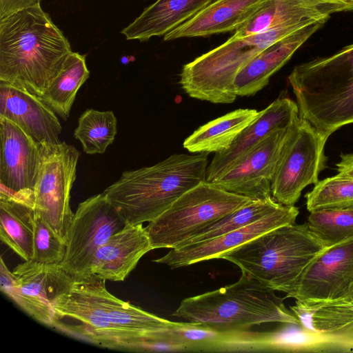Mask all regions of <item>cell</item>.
Wrapping results in <instances>:
<instances>
[{
    "label": "cell",
    "instance_id": "obj_1",
    "mask_svg": "<svg viewBox=\"0 0 353 353\" xmlns=\"http://www.w3.org/2000/svg\"><path fill=\"white\" fill-rule=\"evenodd\" d=\"M71 52L68 39L40 5L0 19V81L40 97Z\"/></svg>",
    "mask_w": 353,
    "mask_h": 353
},
{
    "label": "cell",
    "instance_id": "obj_2",
    "mask_svg": "<svg viewBox=\"0 0 353 353\" xmlns=\"http://www.w3.org/2000/svg\"><path fill=\"white\" fill-rule=\"evenodd\" d=\"M208 156L174 154L153 165L125 171L103 193L126 224L149 223L206 181Z\"/></svg>",
    "mask_w": 353,
    "mask_h": 353
},
{
    "label": "cell",
    "instance_id": "obj_3",
    "mask_svg": "<svg viewBox=\"0 0 353 353\" xmlns=\"http://www.w3.org/2000/svg\"><path fill=\"white\" fill-rule=\"evenodd\" d=\"M284 299L241 274L232 284L184 299L172 316L225 333L246 332L265 323L299 325Z\"/></svg>",
    "mask_w": 353,
    "mask_h": 353
},
{
    "label": "cell",
    "instance_id": "obj_4",
    "mask_svg": "<svg viewBox=\"0 0 353 353\" xmlns=\"http://www.w3.org/2000/svg\"><path fill=\"white\" fill-rule=\"evenodd\" d=\"M288 81L299 117L325 138L353 123V43L295 66Z\"/></svg>",
    "mask_w": 353,
    "mask_h": 353
},
{
    "label": "cell",
    "instance_id": "obj_5",
    "mask_svg": "<svg viewBox=\"0 0 353 353\" xmlns=\"http://www.w3.org/2000/svg\"><path fill=\"white\" fill-rule=\"evenodd\" d=\"M325 248L307 223L288 224L265 232L225 252L230 261L265 287L286 294L294 292L308 264Z\"/></svg>",
    "mask_w": 353,
    "mask_h": 353
},
{
    "label": "cell",
    "instance_id": "obj_6",
    "mask_svg": "<svg viewBox=\"0 0 353 353\" xmlns=\"http://www.w3.org/2000/svg\"><path fill=\"white\" fill-rule=\"evenodd\" d=\"M306 19L285 23L245 37H230L225 43L185 64L179 83L190 97L213 103H230L237 95L234 81L237 73L276 41L314 23Z\"/></svg>",
    "mask_w": 353,
    "mask_h": 353
},
{
    "label": "cell",
    "instance_id": "obj_7",
    "mask_svg": "<svg viewBox=\"0 0 353 353\" xmlns=\"http://www.w3.org/2000/svg\"><path fill=\"white\" fill-rule=\"evenodd\" d=\"M252 200L228 192L214 183L201 182L145 227L152 248H176L200 230Z\"/></svg>",
    "mask_w": 353,
    "mask_h": 353
},
{
    "label": "cell",
    "instance_id": "obj_8",
    "mask_svg": "<svg viewBox=\"0 0 353 353\" xmlns=\"http://www.w3.org/2000/svg\"><path fill=\"white\" fill-rule=\"evenodd\" d=\"M327 139L299 117L292 123L271 183L276 201L294 205L306 186L319 181V174L326 167Z\"/></svg>",
    "mask_w": 353,
    "mask_h": 353
},
{
    "label": "cell",
    "instance_id": "obj_9",
    "mask_svg": "<svg viewBox=\"0 0 353 353\" xmlns=\"http://www.w3.org/2000/svg\"><path fill=\"white\" fill-rule=\"evenodd\" d=\"M126 225L103 192L88 198L74 214L65 238V256L59 265L77 281L88 279L97 250Z\"/></svg>",
    "mask_w": 353,
    "mask_h": 353
},
{
    "label": "cell",
    "instance_id": "obj_10",
    "mask_svg": "<svg viewBox=\"0 0 353 353\" xmlns=\"http://www.w3.org/2000/svg\"><path fill=\"white\" fill-rule=\"evenodd\" d=\"M79 155L74 145L65 142L41 143V165L33 190L34 209L64 241L74 214L70 199Z\"/></svg>",
    "mask_w": 353,
    "mask_h": 353
},
{
    "label": "cell",
    "instance_id": "obj_11",
    "mask_svg": "<svg viewBox=\"0 0 353 353\" xmlns=\"http://www.w3.org/2000/svg\"><path fill=\"white\" fill-rule=\"evenodd\" d=\"M353 283V237L325 248L306 267L290 298L328 301L345 296Z\"/></svg>",
    "mask_w": 353,
    "mask_h": 353
},
{
    "label": "cell",
    "instance_id": "obj_12",
    "mask_svg": "<svg viewBox=\"0 0 353 353\" xmlns=\"http://www.w3.org/2000/svg\"><path fill=\"white\" fill-rule=\"evenodd\" d=\"M288 128L272 132L212 183L253 200L271 197V183Z\"/></svg>",
    "mask_w": 353,
    "mask_h": 353
},
{
    "label": "cell",
    "instance_id": "obj_13",
    "mask_svg": "<svg viewBox=\"0 0 353 353\" xmlns=\"http://www.w3.org/2000/svg\"><path fill=\"white\" fill-rule=\"evenodd\" d=\"M18 284L15 303L38 322L53 327L58 321L53 307L57 296L75 279L59 264L24 261L13 270Z\"/></svg>",
    "mask_w": 353,
    "mask_h": 353
},
{
    "label": "cell",
    "instance_id": "obj_14",
    "mask_svg": "<svg viewBox=\"0 0 353 353\" xmlns=\"http://www.w3.org/2000/svg\"><path fill=\"white\" fill-rule=\"evenodd\" d=\"M299 214L295 205L281 204L276 210L248 225L221 236L170 249L154 262L171 269L185 267L210 259H220L225 252L274 228L294 223Z\"/></svg>",
    "mask_w": 353,
    "mask_h": 353
},
{
    "label": "cell",
    "instance_id": "obj_15",
    "mask_svg": "<svg viewBox=\"0 0 353 353\" xmlns=\"http://www.w3.org/2000/svg\"><path fill=\"white\" fill-rule=\"evenodd\" d=\"M1 190L16 195H31L41 159V143L13 122L0 117Z\"/></svg>",
    "mask_w": 353,
    "mask_h": 353
},
{
    "label": "cell",
    "instance_id": "obj_16",
    "mask_svg": "<svg viewBox=\"0 0 353 353\" xmlns=\"http://www.w3.org/2000/svg\"><path fill=\"white\" fill-rule=\"evenodd\" d=\"M56 113L39 97L0 81V117L13 122L39 143H61Z\"/></svg>",
    "mask_w": 353,
    "mask_h": 353
},
{
    "label": "cell",
    "instance_id": "obj_17",
    "mask_svg": "<svg viewBox=\"0 0 353 353\" xmlns=\"http://www.w3.org/2000/svg\"><path fill=\"white\" fill-rule=\"evenodd\" d=\"M299 116L296 103L280 97L264 110L226 150L215 153L207 168L206 181L214 182L272 132L289 128Z\"/></svg>",
    "mask_w": 353,
    "mask_h": 353
},
{
    "label": "cell",
    "instance_id": "obj_18",
    "mask_svg": "<svg viewBox=\"0 0 353 353\" xmlns=\"http://www.w3.org/2000/svg\"><path fill=\"white\" fill-rule=\"evenodd\" d=\"M152 250L143 224H127L97 250L90 266L91 276L123 281Z\"/></svg>",
    "mask_w": 353,
    "mask_h": 353
},
{
    "label": "cell",
    "instance_id": "obj_19",
    "mask_svg": "<svg viewBox=\"0 0 353 353\" xmlns=\"http://www.w3.org/2000/svg\"><path fill=\"white\" fill-rule=\"evenodd\" d=\"M351 10L353 6L332 0H265L232 37H245L291 22L328 19L333 13Z\"/></svg>",
    "mask_w": 353,
    "mask_h": 353
},
{
    "label": "cell",
    "instance_id": "obj_20",
    "mask_svg": "<svg viewBox=\"0 0 353 353\" xmlns=\"http://www.w3.org/2000/svg\"><path fill=\"white\" fill-rule=\"evenodd\" d=\"M325 23L319 21L304 27L276 41L259 53L237 73L234 81L236 94L252 96L265 87L271 77Z\"/></svg>",
    "mask_w": 353,
    "mask_h": 353
},
{
    "label": "cell",
    "instance_id": "obj_21",
    "mask_svg": "<svg viewBox=\"0 0 353 353\" xmlns=\"http://www.w3.org/2000/svg\"><path fill=\"white\" fill-rule=\"evenodd\" d=\"M89 290L105 312L107 318L121 330L146 341L152 352L165 351L156 341L158 332L174 322L148 312L139 307L112 295L105 288V281L90 276L85 279Z\"/></svg>",
    "mask_w": 353,
    "mask_h": 353
},
{
    "label": "cell",
    "instance_id": "obj_22",
    "mask_svg": "<svg viewBox=\"0 0 353 353\" xmlns=\"http://www.w3.org/2000/svg\"><path fill=\"white\" fill-rule=\"evenodd\" d=\"M265 0H214L194 17L163 37L164 41L235 31Z\"/></svg>",
    "mask_w": 353,
    "mask_h": 353
},
{
    "label": "cell",
    "instance_id": "obj_23",
    "mask_svg": "<svg viewBox=\"0 0 353 353\" xmlns=\"http://www.w3.org/2000/svg\"><path fill=\"white\" fill-rule=\"evenodd\" d=\"M213 0H157L121 33L127 40L145 41L165 34L194 17Z\"/></svg>",
    "mask_w": 353,
    "mask_h": 353
},
{
    "label": "cell",
    "instance_id": "obj_24",
    "mask_svg": "<svg viewBox=\"0 0 353 353\" xmlns=\"http://www.w3.org/2000/svg\"><path fill=\"white\" fill-rule=\"evenodd\" d=\"M34 219L33 194L0 190V239L23 261L32 259Z\"/></svg>",
    "mask_w": 353,
    "mask_h": 353
},
{
    "label": "cell",
    "instance_id": "obj_25",
    "mask_svg": "<svg viewBox=\"0 0 353 353\" xmlns=\"http://www.w3.org/2000/svg\"><path fill=\"white\" fill-rule=\"evenodd\" d=\"M259 114L249 108L228 112L200 126L184 140L183 146L192 153L225 151Z\"/></svg>",
    "mask_w": 353,
    "mask_h": 353
},
{
    "label": "cell",
    "instance_id": "obj_26",
    "mask_svg": "<svg viewBox=\"0 0 353 353\" xmlns=\"http://www.w3.org/2000/svg\"><path fill=\"white\" fill-rule=\"evenodd\" d=\"M285 325L273 332L274 352H353V326L327 333H315L303 330L299 325Z\"/></svg>",
    "mask_w": 353,
    "mask_h": 353
},
{
    "label": "cell",
    "instance_id": "obj_27",
    "mask_svg": "<svg viewBox=\"0 0 353 353\" xmlns=\"http://www.w3.org/2000/svg\"><path fill=\"white\" fill-rule=\"evenodd\" d=\"M89 76L85 56L72 51L59 73L39 97L63 120H67L77 93Z\"/></svg>",
    "mask_w": 353,
    "mask_h": 353
},
{
    "label": "cell",
    "instance_id": "obj_28",
    "mask_svg": "<svg viewBox=\"0 0 353 353\" xmlns=\"http://www.w3.org/2000/svg\"><path fill=\"white\" fill-rule=\"evenodd\" d=\"M117 119L112 111L86 110L79 118L74 137L88 154H103L117 134Z\"/></svg>",
    "mask_w": 353,
    "mask_h": 353
},
{
    "label": "cell",
    "instance_id": "obj_29",
    "mask_svg": "<svg viewBox=\"0 0 353 353\" xmlns=\"http://www.w3.org/2000/svg\"><path fill=\"white\" fill-rule=\"evenodd\" d=\"M281 205L272 196L252 200L245 205L200 230L179 247L209 240L248 225L274 212Z\"/></svg>",
    "mask_w": 353,
    "mask_h": 353
},
{
    "label": "cell",
    "instance_id": "obj_30",
    "mask_svg": "<svg viewBox=\"0 0 353 353\" xmlns=\"http://www.w3.org/2000/svg\"><path fill=\"white\" fill-rule=\"evenodd\" d=\"M310 212L320 210H353V179L337 175L319 181L305 195Z\"/></svg>",
    "mask_w": 353,
    "mask_h": 353
},
{
    "label": "cell",
    "instance_id": "obj_31",
    "mask_svg": "<svg viewBox=\"0 0 353 353\" xmlns=\"http://www.w3.org/2000/svg\"><path fill=\"white\" fill-rule=\"evenodd\" d=\"M306 223L325 248L353 237V210L312 211Z\"/></svg>",
    "mask_w": 353,
    "mask_h": 353
},
{
    "label": "cell",
    "instance_id": "obj_32",
    "mask_svg": "<svg viewBox=\"0 0 353 353\" xmlns=\"http://www.w3.org/2000/svg\"><path fill=\"white\" fill-rule=\"evenodd\" d=\"M65 250L64 239L35 214L32 260L45 264H60Z\"/></svg>",
    "mask_w": 353,
    "mask_h": 353
},
{
    "label": "cell",
    "instance_id": "obj_33",
    "mask_svg": "<svg viewBox=\"0 0 353 353\" xmlns=\"http://www.w3.org/2000/svg\"><path fill=\"white\" fill-rule=\"evenodd\" d=\"M0 290L14 302L19 290L16 275L6 266L2 257L0 258Z\"/></svg>",
    "mask_w": 353,
    "mask_h": 353
},
{
    "label": "cell",
    "instance_id": "obj_34",
    "mask_svg": "<svg viewBox=\"0 0 353 353\" xmlns=\"http://www.w3.org/2000/svg\"><path fill=\"white\" fill-rule=\"evenodd\" d=\"M41 0H0V19L19 10L40 5Z\"/></svg>",
    "mask_w": 353,
    "mask_h": 353
},
{
    "label": "cell",
    "instance_id": "obj_35",
    "mask_svg": "<svg viewBox=\"0 0 353 353\" xmlns=\"http://www.w3.org/2000/svg\"><path fill=\"white\" fill-rule=\"evenodd\" d=\"M337 176L353 179V152L341 154L340 161L336 164Z\"/></svg>",
    "mask_w": 353,
    "mask_h": 353
},
{
    "label": "cell",
    "instance_id": "obj_36",
    "mask_svg": "<svg viewBox=\"0 0 353 353\" xmlns=\"http://www.w3.org/2000/svg\"><path fill=\"white\" fill-rule=\"evenodd\" d=\"M331 301L337 306H339L353 314V283L351 285L347 294L339 299Z\"/></svg>",
    "mask_w": 353,
    "mask_h": 353
},
{
    "label": "cell",
    "instance_id": "obj_37",
    "mask_svg": "<svg viewBox=\"0 0 353 353\" xmlns=\"http://www.w3.org/2000/svg\"><path fill=\"white\" fill-rule=\"evenodd\" d=\"M332 1L345 3H347V4L353 6V0H332Z\"/></svg>",
    "mask_w": 353,
    "mask_h": 353
}]
</instances>
